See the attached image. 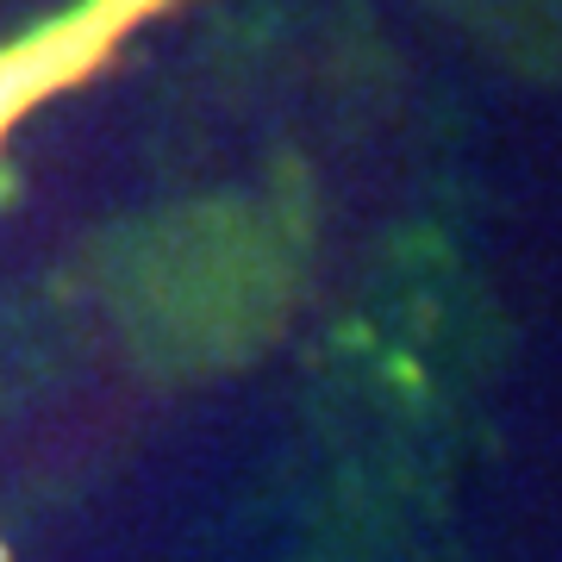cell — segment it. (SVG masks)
Listing matches in <instances>:
<instances>
[{"mask_svg":"<svg viewBox=\"0 0 562 562\" xmlns=\"http://www.w3.org/2000/svg\"><path fill=\"white\" fill-rule=\"evenodd\" d=\"M57 63H63V44H38V50H25V57L0 63V125H7V113H13L25 94H38L44 81L57 76Z\"/></svg>","mask_w":562,"mask_h":562,"instance_id":"6da1fadb","label":"cell"}]
</instances>
